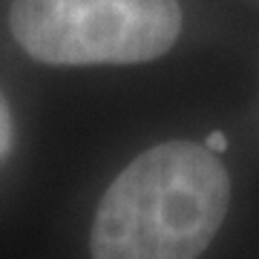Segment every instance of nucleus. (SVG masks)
Listing matches in <instances>:
<instances>
[{
  "label": "nucleus",
  "instance_id": "1",
  "mask_svg": "<svg viewBox=\"0 0 259 259\" xmlns=\"http://www.w3.org/2000/svg\"><path fill=\"white\" fill-rule=\"evenodd\" d=\"M231 179L213 150L164 141L130 161L93 222V259H199L222 228Z\"/></svg>",
  "mask_w": 259,
  "mask_h": 259
},
{
  "label": "nucleus",
  "instance_id": "2",
  "mask_svg": "<svg viewBox=\"0 0 259 259\" xmlns=\"http://www.w3.org/2000/svg\"><path fill=\"white\" fill-rule=\"evenodd\" d=\"M12 35L52 66L144 64L182 32L179 0H15Z\"/></svg>",
  "mask_w": 259,
  "mask_h": 259
},
{
  "label": "nucleus",
  "instance_id": "3",
  "mask_svg": "<svg viewBox=\"0 0 259 259\" xmlns=\"http://www.w3.org/2000/svg\"><path fill=\"white\" fill-rule=\"evenodd\" d=\"M12 147V112L3 101V95H0V158L9 153Z\"/></svg>",
  "mask_w": 259,
  "mask_h": 259
},
{
  "label": "nucleus",
  "instance_id": "4",
  "mask_svg": "<svg viewBox=\"0 0 259 259\" xmlns=\"http://www.w3.org/2000/svg\"><path fill=\"white\" fill-rule=\"evenodd\" d=\"M204 147L213 150L216 156H219V153H225V150H228V139H225V133H219V130H216V133H210V136L204 139Z\"/></svg>",
  "mask_w": 259,
  "mask_h": 259
}]
</instances>
